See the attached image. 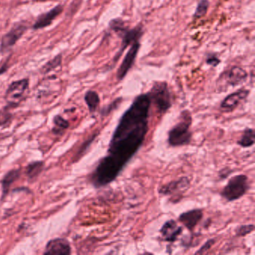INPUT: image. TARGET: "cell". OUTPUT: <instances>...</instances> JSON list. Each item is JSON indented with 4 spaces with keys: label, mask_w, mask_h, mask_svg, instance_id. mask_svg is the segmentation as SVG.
Here are the masks:
<instances>
[{
    "label": "cell",
    "mask_w": 255,
    "mask_h": 255,
    "mask_svg": "<svg viewBox=\"0 0 255 255\" xmlns=\"http://www.w3.org/2000/svg\"><path fill=\"white\" fill-rule=\"evenodd\" d=\"M29 81L28 79H20L11 82L5 92V98L9 107H17L25 99L29 89Z\"/></svg>",
    "instance_id": "cell-5"
},
{
    "label": "cell",
    "mask_w": 255,
    "mask_h": 255,
    "mask_svg": "<svg viewBox=\"0 0 255 255\" xmlns=\"http://www.w3.org/2000/svg\"><path fill=\"white\" fill-rule=\"evenodd\" d=\"M254 230H255V225L253 224L241 225L236 229V235L237 237H245V236L253 232Z\"/></svg>",
    "instance_id": "cell-23"
},
{
    "label": "cell",
    "mask_w": 255,
    "mask_h": 255,
    "mask_svg": "<svg viewBox=\"0 0 255 255\" xmlns=\"http://www.w3.org/2000/svg\"><path fill=\"white\" fill-rule=\"evenodd\" d=\"M249 189V178L245 175L232 177L221 191V196L228 201L238 200L246 194Z\"/></svg>",
    "instance_id": "cell-3"
},
{
    "label": "cell",
    "mask_w": 255,
    "mask_h": 255,
    "mask_svg": "<svg viewBox=\"0 0 255 255\" xmlns=\"http://www.w3.org/2000/svg\"><path fill=\"white\" fill-rule=\"evenodd\" d=\"M255 130L252 128H246L243 131L241 138L237 141V144L242 147L247 148L252 147L255 144Z\"/></svg>",
    "instance_id": "cell-17"
},
{
    "label": "cell",
    "mask_w": 255,
    "mask_h": 255,
    "mask_svg": "<svg viewBox=\"0 0 255 255\" xmlns=\"http://www.w3.org/2000/svg\"><path fill=\"white\" fill-rule=\"evenodd\" d=\"M121 103H122V98L116 99V100L113 101L111 104H110L108 107H105V108L102 110V116H108L111 112H113V110H116V109L118 108V107L120 105Z\"/></svg>",
    "instance_id": "cell-24"
},
{
    "label": "cell",
    "mask_w": 255,
    "mask_h": 255,
    "mask_svg": "<svg viewBox=\"0 0 255 255\" xmlns=\"http://www.w3.org/2000/svg\"><path fill=\"white\" fill-rule=\"evenodd\" d=\"M160 232L165 241L171 243H175L182 234L183 227L179 226L176 221L170 219L163 224Z\"/></svg>",
    "instance_id": "cell-12"
},
{
    "label": "cell",
    "mask_w": 255,
    "mask_h": 255,
    "mask_svg": "<svg viewBox=\"0 0 255 255\" xmlns=\"http://www.w3.org/2000/svg\"><path fill=\"white\" fill-rule=\"evenodd\" d=\"M20 176V169H13L9 171L8 173L5 174V176L2 178L1 184H2V198L5 197L9 191L10 187L12 185L13 183L15 182L19 179Z\"/></svg>",
    "instance_id": "cell-16"
},
{
    "label": "cell",
    "mask_w": 255,
    "mask_h": 255,
    "mask_svg": "<svg viewBox=\"0 0 255 255\" xmlns=\"http://www.w3.org/2000/svg\"><path fill=\"white\" fill-rule=\"evenodd\" d=\"M203 216V213L201 209H193L181 213L178 220L189 231H193L197 224L201 221Z\"/></svg>",
    "instance_id": "cell-13"
},
{
    "label": "cell",
    "mask_w": 255,
    "mask_h": 255,
    "mask_svg": "<svg viewBox=\"0 0 255 255\" xmlns=\"http://www.w3.org/2000/svg\"><path fill=\"white\" fill-rule=\"evenodd\" d=\"M62 61H63V56H62V54H59L55 58L53 59L52 60L49 61L47 64H44L41 68V71L43 73H49V72L61 65Z\"/></svg>",
    "instance_id": "cell-21"
},
{
    "label": "cell",
    "mask_w": 255,
    "mask_h": 255,
    "mask_svg": "<svg viewBox=\"0 0 255 255\" xmlns=\"http://www.w3.org/2000/svg\"><path fill=\"white\" fill-rule=\"evenodd\" d=\"M85 101L90 113H94L100 104V97L96 91H88L85 95Z\"/></svg>",
    "instance_id": "cell-18"
},
{
    "label": "cell",
    "mask_w": 255,
    "mask_h": 255,
    "mask_svg": "<svg viewBox=\"0 0 255 255\" xmlns=\"http://www.w3.org/2000/svg\"><path fill=\"white\" fill-rule=\"evenodd\" d=\"M140 44L138 41L133 43L132 47L129 49L128 54L125 56L124 61L122 62V64L120 65L117 72V78L119 80H122L128 74L129 69L135 63V59H136L137 54H138V50L140 48Z\"/></svg>",
    "instance_id": "cell-11"
},
{
    "label": "cell",
    "mask_w": 255,
    "mask_h": 255,
    "mask_svg": "<svg viewBox=\"0 0 255 255\" xmlns=\"http://www.w3.org/2000/svg\"><path fill=\"white\" fill-rule=\"evenodd\" d=\"M214 243L215 240H213V239H210V240H207V241L200 247V249L195 252V254L205 253V252H207V251L211 249L212 246L214 245Z\"/></svg>",
    "instance_id": "cell-25"
},
{
    "label": "cell",
    "mask_w": 255,
    "mask_h": 255,
    "mask_svg": "<svg viewBox=\"0 0 255 255\" xmlns=\"http://www.w3.org/2000/svg\"><path fill=\"white\" fill-rule=\"evenodd\" d=\"M150 106L148 94H140L124 113L110 140L107 155L99 161L90 177L94 187L101 188L116 181L141 148L148 132Z\"/></svg>",
    "instance_id": "cell-1"
},
{
    "label": "cell",
    "mask_w": 255,
    "mask_h": 255,
    "mask_svg": "<svg viewBox=\"0 0 255 255\" xmlns=\"http://www.w3.org/2000/svg\"><path fill=\"white\" fill-rule=\"evenodd\" d=\"M248 74L246 70L240 67H233L227 74L226 82L228 85L236 86L246 81Z\"/></svg>",
    "instance_id": "cell-15"
},
{
    "label": "cell",
    "mask_w": 255,
    "mask_h": 255,
    "mask_svg": "<svg viewBox=\"0 0 255 255\" xmlns=\"http://www.w3.org/2000/svg\"><path fill=\"white\" fill-rule=\"evenodd\" d=\"M55 128L53 129V132L55 134H62L65 129L69 128V122L62 116H57L54 119Z\"/></svg>",
    "instance_id": "cell-20"
},
{
    "label": "cell",
    "mask_w": 255,
    "mask_h": 255,
    "mask_svg": "<svg viewBox=\"0 0 255 255\" xmlns=\"http://www.w3.org/2000/svg\"><path fill=\"white\" fill-rule=\"evenodd\" d=\"M231 172V170H228V169H224L223 170H221L219 172V176L221 178H227V177L229 176Z\"/></svg>",
    "instance_id": "cell-27"
},
{
    "label": "cell",
    "mask_w": 255,
    "mask_h": 255,
    "mask_svg": "<svg viewBox=\"0 0 255 255\" xmlns=\"http://www.w3.org/2000/svg\"><path fill=\"white\" fill-rule=\"evenodd\" d=\"M147 94L159 113H166L172 107V97L166 82H156Z\"/></svg>",
    "instance_id": "cell-4"
},
{
    "label": "cell",
    "mask_w": 255,
    "mask_h": 255,
    "mask_svg": "<svg viewBox=\"0 0 255 255\" xmlns=\"http://www.w3.org/2000/svg\"><path fill=\"white\" fill-rule=\"evenodd\" d=\"M219 63H220V61H219V59L215 57V56H211L207 60V64H210L212 66L218 65Z\"/></svg>",
    "instance_id": "cell-26"
},
{
    "label": "cell",
    "mask_w": 255,
    "mask_h": 255,
    "mask_svg": "<svg viewBox=\"0 0 255 255\" xmlns=\"http://www.w3.org/2000/svg\"><path fill=\"white\" fill-rule=\"evenodd\" d=\"M63 11V5H57L45 14H41L33 25L34 29H43L50 26L54 20Z\"/></svg>",
    "instance_id": "cell-14"
},
{
    "label": "cell",
    "mask_w": 255,
    "mask_h": 255,
    "mask_svg": "<svg viewBox=\"0 0 255 255\" xmlns=\"http://www.w3.org/2000/svg\"><path fill=\"white\" fill-rule=\"evenodd\" d=\"M44 255H69L71 254V247L66 239L56 238L50 240L46 245Z\"/></svg>",
    "instance_id": "cell-10"
},
{
    "label": "cell",
    "mask_w": 255,
    "mask_h": 255,
    "mask_svg": "<svg viewBox=\"0 0 255 255\" xmlns=\"http://www.w3.org/2000/svg\"><path fill=\"white\" fill-rule=\"evenodd\" d=\"M192 117L189 110L181 113L178 123L169 130L168 143L172 147L186 146L191 142L192 132L191 131Z\"/></svg>",
    "instance_id": "cell-2"
},
{
    "label": "cell",
    "mask_w": 255,
    "mask_h": 255,
    "mask_svg": "<svg viewBox=\"0 0 255 255\" xmlns=\"http://www.w3.org/2000/svg\"><path fill=\"white\" fill-rule=\"evenodd\" d=\"M110 26L116 32H119V35L123 38L121 52L125 50V48L128 45H129L131 43L137 42L138 39H139L140 37L141 36V34H142L141 26H138V27L131 29V30H127L122 26V24L119 23V20H113Z\"/></svg>",
    "instance_id": "cell-6"
},
{
    "label": "cell",
    "mask_w": 255,
    "mask_h": 255,
    "mask_svg": "<svg viewBox=\"0 0 255 255\" xmlns=\"http://www.w3.org/2000/svg\"><path fill=\"white\" fill-rule=\"evenodd\" d=\"M26 29L27 27L23 23H18L14 25L11 30L2 37V41H1V50L7 51L8 49L12 47L23 36Z\"/></svg>",
    "instance_id": "cell-8"
},
{
    "label": "cell",
    "mask_w": 255,
    "mask_h": 255,
    "mask_svg": "<svg viewBox=\"0 0 255 255\" xmlns=\"http://www.w3.org/2000/svg\"><path fill=\"white\" fill-rule=\"evenodd\" d=\"M249 91L247 89H240L224 99L221 104L220 108L225 113H230L235 110L243 100L247 98Z\"/></svg>",
    "instance_id": "cell-9"
},
{
    "label": "cell",
    "mask_w": 255,
    "mask_h": 255,
    "mask_svg": "<svg viewBox=\"0 0 255 255\" xmlns=\"http://www.w3.org/2000/svg\"><path fill=\"white\" fill-rule=\"evenodd\" d=\"M44 163L42 161H35L29 163L26 169V175L29 180L35 179L44 169Z\"/></svg>",
    "instance_id": "cell-19"
},
{
    "label": "cell",
    "mask_w": 255,
    "mask_h": 255,
    "mask_svg": "<svg viewBox=\"0 0 255 255\" xmlns=\"http://www.w3.org/2000/svg\"><path fill=\"white\" fill-rule=\"evenodd\" d=\"M209 2L208 0H200L197 8H196L195 12H194V17L196 18L203 17L207 14V10H208Z\"/></svg>",
    "instance_id": "cell-22"
},
{
    "label": "cell",
    "mask_w": 255,
    "mask_h": 255,
    "mask_svg": "<svg viewBox=\"0 0 255 255\" xmlns=\"http://www.w3.org/2000/svg\"><path fill=\"white\" fill-rule=\"evenodd\" d=\"M190 179L187 177H182L178 180H175L169 184L162 186L159 189V193L166 196L181 194L187 191L190 188Z\"/></svg>",
    "instance_id": "cell-7"
}]
</instances>
